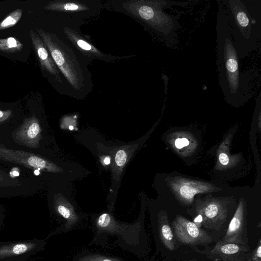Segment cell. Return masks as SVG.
<instances>
[{"instance_id": "obj_27", "label": "cell", "mask_w": 261, "mask_h": 261, "mask_svg": "<svg viewBox=\"0 0 261 261\" xmlns=\"http://www.w3.org/2000/svg\"><path fill=\"white\" fill-rule=\"evenodd\" d=\"M5 177V173L0 170V182H4Z\"/></svg>"}, {"instance_id": "obj_11", "label": "cell", "mask_w": 261, "mask_h": 261, "mask_svg": "<svg viewBox=\"0 0 261 261\" xmlns=\"http://www.w3.org/2000/svg\"><path fill=\"white\" fill-rule=\"evenodd\" d=\"M0 159L18 164L32 169L54 171L55 166L49 162L34 153L6 148L0 144Z\"/></svg>"}, {"instance_id": "obj_17", "label": "cell", "mask_w": 261, "mask_h": 261, "mask_svg": "<svg viewBox=\"0 0 261 261\" xmlns=\"http://www.w3.org/2000/svg\"><path fill=\"white\" fill-rule=\"evenodd\" d=\"M23 44L14 37L0 39V51L7 53H15L20 51Z\"/></svg>"}, {"instance_id": "obj_32", "label": "cell", "mask_w": 261, "mask_h": 261, "mask_svg": "<svg viewBox=\"0 0 261 261\" xmlns=\"http://www.w3.org/2000/svg\"><path fill=\"white\" fill-rule=\"evenodd\" d=\"M216 261H217V260H216Z\"/></svg>"}, {"instance_id": "obj_3", "label": "cell", "mask_w": 261, "mask_h": 261, "mask_svg": "<svg viewBox=\"0 0 261 261\" xmlns=\"http://www.w3.org/2000/svg\"><path fill=\"white\" fill-rule=\"evenodd\" d=\"M225 10L239 58L257 49L261 40L260 0L221 1Z\"/></svg>"}, {"instance_id": "obj_14", "label": "cell", "mask_w": 261, "mask_h": 261, "mask_svg": "<svg viewBox=\"0 0 261 261\" xmlns=\"http://www.w3.org/2000/svg\"><path fill=\"white\" fill-rule=\"evenodd\" d=\"M249 250L247 245L225 243L220 240L206 253L217 261H245Z\"/></svg>"}, {"instance_id": "obj_26", "label": "cell", "mask_w": 261, "mask_h": 261, "mask_svg": "<svg viewBox=\"0 0 261 261\" xmlns=\"http://www.w3.org/2000/svg\"><path fill=\"white\" fill-rule=\"evenodd\" d=\"M181 140V143L183 145V146H187L189 145V141H188V140L185 138H181L180 139Z\"/></svg>"}, {"instance_id": "obj_30", "label": "cell", "mask_w": 261, "mask_h": 261, "mask_svg": "<svg viewBox=\"0 0 261 261\" xmlns=\"http://www.w3.org/2000/svg\"><path fill=\"white\" fill-rule=\"evenodd\" d=\"M69 129H70V130H71V129H73V127L72 126H71V125H70V126H69Z\"/></svg>"}, {"instance_id": "obj_6", "label": "cell", "mask_w": 261, "mask_h": 261, "mask_svg": "<svg viewBox=\"0 0 261 261\" xmlns=\"http://www.w3.org/2000/svg\"><path fill=\"white\" fill-rule=\"evenodd\" d=\"M103 6L101 1L55 0L48 3L43 9L62 14L68 22L82 25L86 18L99 14Z\"/></svg>"}, {"instance_id": "obj_16", "label": "cell", "mask_w": 261, "mask_h": 261, "mask_svg": "<svg viewBox=\"0 0 261 261\" xmlns=\"http://www.w3.org/2000/svg\"><path fill=\"white\" fill-rule=\"evenodd\" d=\"M72 261H125L119 257L85 250L77 254Z\"/></svg>"}, {"instance_id": "obj_5", "label": "cell", "mask_w": 261, "mask_h": 261, "mask_svg": "<svg viewBox=\"0 0 261 261\" xmlns=\"http://www.w3.org/2000/svg\"><path fill=\"white\" fill-rule=\"evenodd\" d=\"M92 231L93 237L89 245L106 248L117 246L134 255L139 256L141 254L145 233L141 220L131 224L122 223L105 213L94 219Z\"/></svg>"}, {"instance_id": "obj_24", "label": "cell", "mask_w": 261, "mask_h": 261, "mask_svg": "<svg viewBox=\"0 0 261 261\" xmlns=\"http://www.w3.org/2000/svg\"><path fill=\"white\" fill-rule=\"evenodd\" d=\"M1 261H30V258H13L10 259H7ZM34 261V260H31Z\"/></svg>"}, {"instance_id": "obj_7", "label": "cell", "mask_w": 261, "mask_h": 261, "mask_svg": "<svg viewBox=\"0 0 261 261\" xmlns=\"http://www.w3.org/2000/svg\"><path fill=\"white\" fill-rule=\"evenodd\" d=\"M61 32L68 42L84 58L90 62L98 60L112 63L117 60L133 57L135 55L117 56L102 52L90 42L81 32L80 28L62 25Z\"/></svg>"}, {"instance_id": "obj_8", "label": "cell", "mask_w": 261, "mask_h": 261, "mask_svg": "<svg viewBox=\"0 0 261 261\" xmlns=\"http://www.w3.org/2000/svg\"><path fill=\"white\" fill-rule=\"evenodd\" d=\"M29 34L42 70L50 76L61 93L72 96L68 85L38 33L30 30Z\"/></svg>"}, {"instance_id": "obj_13", "label": "cell", "mask_w": 261, "mask_h": 261, "mask_svg": "<svg viewBox=\"0 0 261 261\" xmlns=\"http://www.w3.org/2000/svg\"><path fill=\"white\" fill-rule=\"evenodd\" d=\"M247 232L244 208L240 203L221 241L225 243L248 245Z\"/></svg>"}, {"instance_id": "obj_15", "label": "cell", "mask_w": 261, "mask_h": 261, "mask_svg": "<svg viewBox=\"0 0 261 261\" xmlns=\"http://www.w3.org/2000/svg\"><path fill=\"white\" fill-rule=\"evenodd\" d=\"M157 223L158 236L162 244L170 251L176 249L175 238L167 217L163 215L159 216Z\"/></svg>"}, {"instance_id": "obj_1", "label": "cell", "mask_w": 261, "mask_h": 261, "mask_svg": "<svg viewBox=\"0 0 261 261\" xmlns=\"http://www.w3.org/2000/svg\"><path fill=\"white\" fill-rule=\"evenodd\" d=\"M217 65L221 89L228 100H241L253 94L251 77L241 73L227 16L222 3L216 17Z\"/></svg>"}, {"instance_id": "obj_25", "label": "cell", "mask_w": 261, "mask_h": 261, "mask_svg": "<svg viewBox=\"0 0 261 261\" xmlns=\"http://www.w3.org/2000/svg\"><path fill=\"white\" fill-rule=\"evenodd\" d=\"M175 146L178 149H180L184 147L181 143V140L180 138H177L175 140Z\"/></svg>"}, {"instance_id": "obj_18", "label": "cell", "mask_w": 261, "mask_h": 261, "mask_svg": "<svg viewBox=\"0 0 261 261\" xmlns=\"http://www.w3.org/2000/svg\"><path fill=\"white\" fill-rule=\"evenodd\" d=\"M22 14V10L21 9H17L12 11L0 22V30L15 25L20 19Z\"/></svg>"}, {"instance_id": "obj_12", "label": "cell", "mask_w": 261, "mask_h": 261, "mask_svg": "<svg viewBox=\"0 0 261 261\" xmlns=\"http://www.w3.org/2000/svg\"><path fill=\"white\" fill-rule=\"evenodd\" d=\"M41 133L38 119L32 116L24 120L22 124L13 133L12 137L19 144L36 148L39 146Z\"/></svg>"}, {"instance_id": "obj_23", "label": "cell", "mask_w": 261, "mask_h": 261, "mask_svg": "<svg viewBox=\"0 0 261 261\" xmlns=\"http://www.w3.org/2000/svg\"><path fill=\"white\" fill-rule=\"evenodd\" d=\"M219 160L220 162L223 165H226L228 164L229 158L226 153H220L219 156Z\"/></svg>"}, {"instance_id": "obj_20", "label": "cell", "mask_w": 261, "mask_h": 261, "mask_svg": "<svg viewBox=\"0 0 261 261\" xmlns=\"http://www.w3.org/2000/svg\"><path fill=\"white\" fill-rule=\"evenodd\" d=\"M249 255V254H248ZM245 261H261V240L259 239L257 247L251 252V254L248 255Z\"/></svg>"}, {"instance_id": "obj_21", "label": "cell", "mask_w": 261, "mask_h": 261, "mask_svg": "<svg viewBox=\"0 0 261 261\" xmlns=\"http://www.w3.org/2000/svg\"><path fill=\"white\" fill-rule=\"evenodd\" d=\"M127 155L123 150H118L115 155V162L117 166H122L126 161Z\"/></svg>"}, {"instance_id": "obj_29", "label": "cell", "mask_w": 261, "mask_h": 261, "mask_svg": "<svg viewBox=\"0 0 261 261\" xmlns=\"http://www.w3.org/2000/svg\"><path fill=\"white\" fill-rule=\"evenodd\" d=\"M103 162L106 165H108L110 163V159L108 157H106L103 160Z\"/></svg>"}, {"instance_id": "obj_22", "label": "cell", "mask_w": 261, "mask_h": 261, "mask_svg": "<svg viewBox=\"0 0 261 261\" xmlns=\"http://www.w3.org/2000/svg\"><path fill=\"white\" fill-rule=\"evenodd\" d=\"M12 112L11 110H0V123L7 120L11 116Z\"/></svg>"}, {"instance_id": "obj_31", "label": "cell", "mask_w": 261, "mask_h": 261, "mask_svg": "<svg viewBox=\"0 0 261 261\" xmlns=\"http://www.w3.org/2000/svg\"><path fill=\"white\" fill-rule=\"evenodd\" d=\"M188 261H196V260L192 259V260H188Z\"/></svg>"}, {"instance_id": "obj_19", "label": "cell", "mask_w": 261, "mask_h": 261, "mask_svg": "<svg viewBox=\"0 0 261 261\" xmlns=\"http://www.w3.org/2000/svg\"><path fill=\"white\" fill-rule=\"evenodd\" d=\"M200 191V189L189 184L183 185L179 189V192L182 197L186 199H192L194 195Z\"/></svg>"}, {"instance_id": "obj_4", "label": "cell", "mask_w": 261, "mask_h": 261, "mask_svg": "<svg viewBox=\"0 0 261 261\" xmlns=\"http://www.w3.org/2000/svg\"><path fill=\"white\" fill-rule=\"evenodd\" d=\"M169 1L156 0H127L114 1L112 8L138 21L161 37L168 45H173L179 29L178 16L168 14L163 11Z\"/></svg>"}, {"instance_id": "obj_10", "label": "cell", "mask_w": 261, "mask_h": 261, "mask_svg": "<svg viewBox=\"0 0 261 261\" xmlns=\"http://www.w3.org/2000/svg\"><path fill=\"white\" fill-rule=\"evenodd\" d=\"M47 244L46 240H29L0 242V261L23 258L32 256L42 251Z\"/></svg>"}, {"instance_id": "obj_28", "label": "cell", "mask_w": 261, "mask_h": 261, "mask_svg": "<svg viewBox=\"0 0 261 261\" xmlns=\"http://www.w3.org/2000/svg\"><path fill=\"white\" fill-rule=\"evenodd\" d=\"M3 222H4L3 217L2 216V214H0V231L3 227V225H4Z\"/></svg>"}, {"instance_id": "obj_2", "label": "cell", "mask_w": 261, "mask_h": 261, "mask_svg": "<svg viewBox=\"0 0 261 261\" xmlns=\"http://www.w3.org/2000/svg\"><path fill=\"white\" fill-rule=\"evenodd\" d=\"M37 32L49 51L68 85L72 97L84 98L92 90L91 63L68 42L62 32L58 34L37 28Z\"/></svg>"}, {"instance_id": "obj_9", "label": "cell", "mask_w": 261, "mask_h": 261, "mask_svg": "<svg viewBox=\"0 0 261 261\" xmlns=\"http://www.w3.org/2000/svg\"><path fill=\"white\" fill-rule=\"evenodd\" d=\"M172 226L175 239L184 244L204 245L213 242L212 237L205 230L181 216L173 221Z\"/></svg>"}]
</instances>
